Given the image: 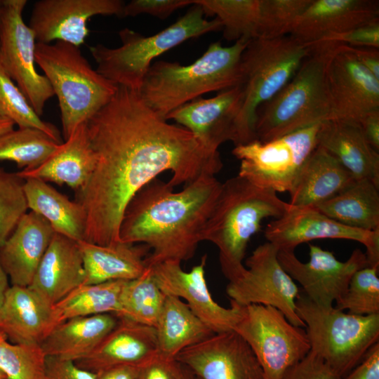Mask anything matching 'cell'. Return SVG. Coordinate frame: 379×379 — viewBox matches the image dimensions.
Returning a JSON list of instances; mask_svg holds the SVG:
<instances>
[{
	"label": "cell",
	"mask_w": 379,
	"mask_h": 379,
	"mask_svg": "<svg viewBox=\"0 0 379 379\" xmlns=\"http://www.w3.org/2000/svg\"><path fill=\"white\" fill-rule=\"evenodd\" d=\"M95 166L76 190L86 216L84 240L120 241L126 207L144 186L164 172L173 186L215 175L223 166L218 151L205 147L186 128L168 123L138 91L118 86L111 100L86 122Z\"/></svg>",
	"instance_id": "obj_1"
},
{
	"label": "cell",
	"mask_w": 379,
	"mask_h": 379,
	"mask_svg": "<svg viewBox=\"0 0 379 379\" xmlns=\"http://www.w3.org/2000/svg\"><path fill=\"white\" fill-rule=\"evenodd\" d=\"M222 182L203 175L178 192L155 178L140 189L125 208L119 227L122 242L152 250L147 266L191 259L219 197Z\"/></svg>",
	"instance_id": "obj_2"
},
{
	"label": "cell",
	"mask_w": 379,
	"mask_h": 379,
	"mask_svg": "<svg viewBox=\"0 0 379 379\" xmlns=\"http://www.w3.org/2000/svg\"><path fill=\"white\" fill-rule=\"evenodd\" d=\"M288 206L277 192L256 187L238 175L222 184L201 241L218 248L221 270L229 281L246 270L243 264L246 251L262 221L281 217Z\"/></svg>",
	"instance_id": "obj_3"
},
{
	"label": "cell",
	"mask_w": 379,
	"mask_h": 379,
	"mask_svg": "<svg viewBox=\"0 0 379 379\" xmlns=\"http://www.w3.org/2000/svg\"><path fill=\"white\" fill-rule=\"evenodd\" d=\"M250 40L241 38L230 46L212 43L189 65L156 61L138 92L145 103L165 119L174 109L205 93L236 86L240 79L241 55Z\"/></svg>",
	"instance_id": "obj_4"
},
{
	"label": "cell",
	"mask_w": 379,
	"mask_h": 379,
	"mask_svg": "<svg viewBox=\"0 0 379 379\" xmlns=\"http://www.w3.org/2000/svg\"><path fill=\"white\" fill-rule=\"evenodd\" d=\"M338 44H311L290 81L256 112V140L265 142L331 119L328 62Z\"/></svg>",
	"instance_id": "obj_5"
},
{
	"label": "cell",
	"mask_w": 379,
	"mask_h": 379,
	"mask_svg": "<svg viewBox=\"0 0 379 379\" xmlns=\"http://www.w3.org/2000/svg\"><path fill=\"white\" fill-rule=\"evenodd\" d=\"M204 15L203 8L194 3L183 16L155 34L144 36L129 28L121 29L120 46L99 44L90 47L96 71L117 86L138 91L154 59L187 40L222 30L217 18L208 20Z\"/></svg>",
	"instance_id": "obj_6"
},
{
	"label": "cell",
	"mask_w": 379,
	"mask_h": 379,
	"mask_svg": "<svg viewBox=\"0 0 379 379\" xmlns=\"http://www.w3.org/2000/svg\"><path fill=\"white\" fill-rule=\"evenodd\" d=\"M35 61L58 97L65 140L117 92L118 86L94 70L78 46L63 41L36 43Z\"/></svg>",
	"instance_id": "obj_7"
},
{
	"label": "cell",
	"mask_w": 379,
	"mask_h": 379,
	"mask_svg": "<svg viewBox=\"0 0 379 379\" xmlns=\"http://www.w3.org/2000/svg\"><path fill=\"white\" fill-rule=\"evenodd\" d=\"M311 45L291 35L249 41L241 53L239 86L243 92L237 119V145L255 138L256 112L274 96L293 77Z\"/></svg>",
	"instance_id": "obj_8"
},
{
	"label": "cell",
	"mask_w": 379,
	"mask_h": 379,
	"mask_svg": "<svg viewBox=\"0 0 379 379\" xmlns=\"http://www.w3.org/2000/svg\"><path fill=\"white\" fill-rule=\"evenodd\" d=\"M296 312L305 325L311 351L341 378L361 362L379 343V314L355 315L322 307L310 300L300 288Z\"/></svg>",
	"instance_id": "obj_9"
},
{
	"label": "cell",
	"mask_w": 379,
	"mask_h": 379,
	"mask_svg": "<svg viewBox=\"0 0 379 379\" xmlns=\"http://www.w3.org/2000/svg\"><path fill=\"white\" fill-rule=\"evenodd\" d=\"M319 124L260 142L235 146L240 161L238 175L260 188L290 193L305 161L317 146Z\"/></svg>",
	"instance_id": "obj_10"
},
{
	"label": "cell",
	"mask_w": 379,
	"mask_h": 379,
	"mask_svg": "<svg viewBox=\"0 0 379 379\" xmlns=\"http://www.w3.org/2000/svg\"><path fill=\"white\" fill-rule=\"evenodd\" d=\"M237 332L256 357L265 379H283L287 371L311 350L306 331L293 325L271 306H243Z\"/></svg>",
	"instance_id": "obj_11"
},
{
	"label": "cell",
	"mask_w": 379,
	"mask_h": 379,
	"mask_svg": "<svg viewBox=\"0 0 379 379\" xmlns=\"http://www.w3.org/2000/svg\"><path fill=\"white\" fill-rule=\"evenodd\" d=\"M279 248L267 241L258 246L245 261L246 270L229 281L226 293L240 306L255 304L280 310L293 325L305 328L296 312L300 288L280 265Z\"/></svg>",
	"instance_id": "obj_12"
},
{
	"label": "cell",
	"mask_w": 379,
	"mask_h": 379,
	"mask_svg": "<svg viewBox=\"0 0 379 379\" xmlns=\"http://www.w3.org/2000/svg\"><path fill=\"white\" fill-rule=\"evenodd\" d=\"M0 1V65L41 117L54 93L47 78L35 68L36 41L22 19L27 1Z\"/></svg>",
	"instance_id": "obj_13"
},
{
	"label": "cell",
	"mask_w": 379,
	"mask_h": 379,
	"mask_svg": "<svg viewBox=\"0 0 379 379\" xmlns=\"http://www.w3.org/2000/svg\"><path fill=\"white\" fill-rule=\"evenodd\" d=\"M309 248L306 262L300 261L293 251L286 250H279V262L310 300L319 306L331 307L345 294L354 273L368 266L366 253L357 248L343 262L318 246L309 244Z\"/></svg>",
	"instance_id": "obj_14"
},
{
	"label": "cell",
	"mask_w": 379,
	"mask_h": 379,
	"mask_svg": "<svg viewBox=\"0 0 379 379\" xmlns=\"http://www.w3.org/2000/svg\"><path fill=\"white\" fill-rule=\"evenodd\" d=\"M264 234L267 241L279 250L293 251L300 244L315 239L356 241L366 247L368 266L379 267V230L370 232L345 226L313 206L289 204L281 217L267 224Z\"/></svg>",
	"instance_id": "obj_15"
},
{
	"label": "cell",
	"mask_w": 379,
	"mask_h": 379,
	"mask_svg": "<svg viewBox=\"0 0 379 379\" xmlns=\"http://www.w3.org/2000/svg\"><path fill=\"white\" fill-rule=\"evenodd\" d=\"M175 360L197 379H265L250 346L234 331L214 333L181 351Z\"/></svg>",
	"instance_id": "obj_16"
},
{
	"label": "cell",
	"mask_w": 379,
	"mask_h": 379,
	"mask_svg": "<svg viewBox=\"0 0 379 379\" xmlns=\"http://www.w3.org/2000/svg\"><path fill=\"white\" fill-rule=\"evenodd\" d=\"M207 255L190 272L183 270L179 261L168 260L150 267L161 290L168 295L183 298L194 314L215 333L234 331L243 307L230 301L226 308L215 302L205 277Z\"/></svg>",
	"instance_id": "obj_17"
},
{
	"label": "cell",
	"mask_w": 379,
	"mask_h": 379,
	"mask_svg": "<svg viewBox=\"0 0 379 379\" xmlns=\"http://www.w3.org/2000/svg\"><path fill=\"white\" fill-rule=\"evenodd\" d=\"M125 4L121 0H40L33 6L29 27L36 43L63 41L79 47L89 34L91 17L123 18Z\"/></svg>",
	"instance_id": "obj_18"
},
{
	"label": "cell",
	"mask_w": 379,
	"mask_h": 379,
	"mask_svg": "<svg viewBox=\"0 0 379 379\" xmlns=\"http://www.w3.org/2000/svg\"><path fill=\"white\" fill-rule=\"evenodd\" d=\"M331 119L358 121L379 109V79L357 59L349 47L338 44L326 67Z\"/></svg>",
	"instance_id": "obj_19"
},
{
	"label": "cell",
	"mask_w": 379,
	"mask_h": 379,
	"mask_svg": "<svg viewBox=\"0 0 379 379\" xmlns=\"http://www.w3.org/2000/svg\"><path fill=\"white\" fill-rule=\"evenodd\" d=\"M243 92L237 85L210 98H199L170 112L174 120L190 131L205 147L215 151L227 141L238 142L237 119Z\"/></svg>",
	"instance_id": "obj_20"
},
{
	"label": "cell",
	"mask_w": 379,
	"mask_h": 379,
	"mask_svg": "<svg viewBox=\"0 0 379 379\" xmlns=\"http://www.w3.org/2000/svg\"><path fill=\"white\" fill-rule=\"evenodd\" d=\"M118 317L96 348L74 361L78 366L93 373L118 366L141 368L159 356L154 327Z\"/></svg>",
	"instance_id": "obj_21"
},
{
	"label": "cell",
	"mask_w": 379,
	"mask_h": 379,
	"mask_svg": "<svg viewBox=\"0 0 379 379\" xmlns=\"http://www.w3.org/2000/svg\"><path fill=\"white\" fill-rule=\"evenodd\" d=\"M378 19V0H312L289 35L311 45Z\"/></svg>",
	"instance_id": "obj_22"
},
{
	"label": "cell",
	"mask_w": 379,
	"mask_h": 379,
	"mask_svg": "<svg viewBox=\"0 0 379 379\" xmlns=\"http://www.w3.org/2000/svg\"><path fill=\"white\" fill-rule=\"evenodd\" d=\"M55 233L50 223L29 211L0 246V262L12 285L28 287Z\"/></svg>",
	"instance_id": "obj_23"
},
{
	"label": "cell",
	"mask_w": 379,
	"mask_h": 379,
	"mask_svg": "<svg viewBox=\"0 0 379 379\" xmlns=\"http://www.w3.org/2000/svg\"><path fill=\"white\" fill-rule=\"evenodd\" d=\"M84 281L77 241L55 232L28 287L53 307Z\"/></svg>",
	"instance_id": "obj_24"
},
{
	"label": "cell",
	"mask_w": 379,
	"mask_h": 379,
	"mask_svg": "<svg viewBox=\"0 0 379 379\" xmlns=\"http://www.w3.org/2000/svg\"><path fill=\"white\" fill-rule=\"evenodd\" d=\"M317 141L355 179H368L379 187V152L369 144L358 121L326 120L319 125Z\"/></svg>",
	"instance_id": "obj_25"
},
{
	"label": "cell",
	"mask_w": 379,
	"mask_h": 379,
	"mask_svg": "<svg viewBox=\"0 0 379 379\" xmlns=\"http://www.w3.org/2000/svg\"><path fill=\"white\" fill-rule=\"evenodd\" d=\"M55 327L52 306L29 287L8 288L0 307V333L6 338L40 345Z\"/></svg>",
	"instance_id": "obj_26"
},
{
	"label": "cell",
	"mask_w": 379,
	"mask_h": 379,
	"mask_svg": "<svg viewBox=\"0 0 379 379\" xmlns=\"http://www.w3.org/2000/svg\"><path fill=\"white\" fill-rule=\"evenodd\" d=\"M95 155L88 138L86 123L79 126L65 142L39 166L17 172L23 180L37 178L75 190L82 187L94 168Z\"/></svg>",
	"instance_id": "obj_27"
},
{
	"label": "cell",
	"mask_w": 379,
	"mask_h": 379,
	"mask_svg": "<svg viewBox=\"0 0 379 379\" xmlns=\"http://www.w3.org/2000/svg\"><path fill=\"white\" fill-rule=\"evenodd\" d=\"M77 244L85 270L84 284L132 280L147 267L146 258L150 249L145 244L120 241L102 246L86 240L77 241Z\"/></svg>",
	"instance_id": "obj_28"
},
{
	"label": "cell",
	"mask_w": 379,
	"mask_h": 379,
	"mask_svg": "<svg viewBox=\"0 0 379 379\" xmlns=\"http://www.w3.org/2000/svg\"><path fill=\"white\" fill-rule=\"evenodd\" d=\"M118 319L112 313L67 319L57 325L40 346L46 357L77 361L96 348Z\"/></svg>",
	"instance_id": "obj_29"
},
{
	"label": "cell",
	"mask_w": 379,
	"mask_h": 379,
	"mask_svg": "<svg viewBox=\"0 0 379 379\" xmlns=\"http://www.w3.org/2000/svg\"><path fill=\"white\" fill-rule=\"evenodd\" d=\"M354 180L333 156L317 146L289 193L288 203L294 206H314L333 197Z\"/></svg>",
	"instance_id": "obj_30"
},
{
	"label": "cell",
	"mask_w": 379,
	"mask_h": 379,
	"mask_svg": "<svg viewBox=\"0 0 379 379\" xmlns=\"http://www.w3.org/2000/svg\"><path fill=\"white\" fill-rule=\"evenodd\" d=\"M28 208L45 218L55 232L74 241L84 239L86 216L81 206L37 178L24 180Z\"/></svg>",
	"instance_id": "obj_31"
},
{
	"label": "cell",
	"mask_w": 379,
	"mask_h": 379,
	"mask_svg": "<svg viewBox=\"0 0 379 379\" xmlns=\"http://www.w3.org/2000/svg\"><path fill=\"white\" fill-rule=\"evenodd\" d=\"M154 328L159 356L168 359L215 333L182 299L168 295Z\"/></svg>",
	"instance_id": "obj_32"
},
{
	"label": "cell",
	"mask_w": 379,
	"mask_h": 379,
	"mask_svg": "<svg viewBox=\"0 0 379 379\" xmlns=\"http://www.w3.org/2000/svg\"><path fill=\"white\" fill-rule=\"evenodd\" d=\"M313 207L345 226L379 230V187L370 180L355 179L344 190Z\"/></svg>",
	"instance_id": "obj_33"
},
{
	"label": "cell",
	"mask_w": 379,
	"mask_h": 379,
	"mask_svg": "<svg viewBox=\"0 0 379 379\" xmlns=\"http://www.w3.org/2000/svg\"><path fill=\"white\" fill-rule=\"evenodd\" d=\"M126 281L83 284L52 307L55 326L74 317L106 313L117 314L120 298Z\"/></svg>",
	"instance_id": "obj_34"
},
{
	"label": "cell",
	"mask_w": 379,
	"mask_h": 379,
	"mask_svg": "<svg viewBox=\"0 0 379 379\" xmlns=\"http://www.w3.org/2000/svg\"><path fill=\"white\" fill-rule=\"evenodd\" d=\"M166 297L147 266L140 277L126 281L117 316L155 327Z\"/></svg>",
	"instance_id": "obj_35"
},
{
	"label": "cell",
	"mask_w": 379,
	"mask_h": 379,
	"mask_svg": "<svg viewBox=\"0 0 379 379\" xmlns=\"http://www.w3.org/2000/svg\"><path fill=\"white\" fill-rule=\"evenodd\" d=\"M208 15L222 25L223 37L228 41L256 38L262 0H194Z\"/></svg>",
	"instance_id": "obj_36"
},
{
	"label": "cell",
	"mask_w": 379,
	"mask_h": 379,
	"mask_svg": "<svg viewBox=\"0 0 379 379\" xmlns=\"http://www.w3.org/2000/svg\"><path fill=\"white\" fill-rule=\"evenodd\" d=\"M43 131L32 128L13 129L0 136V161H11L23 169L41 164L58 148Z\"/></svg>",
	"instance_id": "obj_37"
},
{
	"label": "cell",
	"mask_w": 379,
	"mask_h": 379,
	"mask_svg": "<svg viewBox=\"0 0 379 379\" xmlns=\"http://www.w3.org/2000/svg\"><path fill=\"white\" fill-rule=\"evenodd\" d=\"M0 117L19 128L40 130L59 143L60 132L55 126L41 119L27 99L0 65Z\"/></svg>",
	"instance_id": "obj_38"
},
{
	"label": "cell",
	"mask_w": 379,
	"mask_h": 379,
	"mask_svg": "<svg viewBox=\"0 0 379 379\" xmlns=\"http://www.w3.org/2000/svg\"><path fill=\"white\" fill-rule=\"evenodd\" d=\"M46 359L40 345L11 343L0 333V369L8 379H44Z\"/></svg>",
	"instance_id": "obj_39"
},
{
	"label": "cell",
	"mask_w": 379,
	"mask_h": 379,
	"mask_svg": "<svg viewBox=\"0 0 379 379\" xmlns=\"http://www.w3.org/2000/svg\"><path fill=\"white\" fill-rule=\"evenodd\" d=\"M378 269L367 266L355 272L335 307L360 316L379 314Z\"/></svg>",
	"instance_id": "obj_40"
},
{
	"label": "cell",
	"mask_w": 379,
	"mask_h": 379,
	"mask_svg": "<svg viewBox=\"0 0 379 379\" xmlns=\"http://www.w3.org/2000/svg\"><path fill=\"white\" fill-rule=\"evenodd\" d=\"M311 2L312 0H262L256 38L289 35L296 20Z\"/></svg>",
	"instance_id": "obj_41"
},
{
	"label": "cell",
	"mask_w": 379,
	"mask_h": 379,
	"mask_svg": "<svg viewBox=\"0 0 379 379\" xmlns=\"http://www.w3.org/2000/svg\"><path fill=\"white\" fill-rule=\"evenodd\" d=\"M23 184L17 173L0 168V246L28 209Z\"/></svg>",
	"instance_id": "obj_42"
},
{
	"label": "cell",
	"mask_w": 379,
	"mask_h": 379,
	"mask_svg": "<svg viewBox=\"0 0 379 379\" xmlns=\"http://www.w3.org/2000/svg\"><path fill=\"white\" fill-rule=\"evenodd\" d=\"M193 4L194 0H133L125 4L123 18L147 14L164 20L177 10Z\"/></svg>",
	"instance_id": "obj_43"
},
{
	"label": "cell",
	"mask_w": 379,
	"mask_h": 379,
	"mask_svg": "<svg viewBox=\"0 0 379 379\" xmlns=\"http://www.w3.org/2000/svg\"><path fill=\"white\" fill-rule=\"evenodd\" d=\"M320 41L379 48V19L343 33L328 36Z\"/></svg>",
	"instance_id": "obj_44"
},
{
	"label": "cell",
	"mask_w": 379,
	"mask_h": 379,
	"mask_svg": "<svg viewBox=\"0 0 379 379\" xmlns=\"http://www.w3.org/2000/svg\"><path fill=\"white\" fill-rule=\"evenodd\" d=\"M283 379H337V377L324 360L310 350L287 371Z\"/></svg>",
	"instance_id": "obj_45"
},
{
	"label": "cell",
	"mask_w": 379,
	"mask_h": 379,
	"mask_svg": "<svg viewBox=\"0 0 379 379\" xmlns=\"http://www.w3.org/2000/svg\"><path fill=\"white\" fill-rule=\"evenodd\" d=\"M44 379H96V373L80 368L73 361L46 357Z\"/></svg>",
	"instance_id": "obj_46"
},
{
	"label": "cell",
	"mask_w": 379,
	"mask_h": 379,
	"mask_svg": "<svg viewBox=\"0 0 379 379\" xmlns=\"http://www.w3.org/2000/svg\"><path fill=\"white\" fill-rule=\"evenodd\" d=\"M183 366L175 359L159 356L140 368L138 379H179Z\"/></svg>",
	"instance_id": "obj_47"
},
{
	"label": "cell",
	"mask_w": 379,
	"mask_h": 379,
	"mask_svg": "<svg viewBox=\"0 0 379 379\" xmlns=\"http://www.w3.org/2000/svg\"><path fill=\"white\" fill-rule=\"evenodd\" d=\"M337 379H379V343L368 351L354 368Z\"/></svg>",
	"instance_id": "obj_48"
},
{
	"label": "cell",
	"mask_w": 379,
	"mask_h": 379,
	"mask_svg": "<svg viewBox=\"0 0 379 379\" xmlns=\"http://www.w3.org/2000/svg\"><path fill=\"white\" fill-rule=\"evenodd\" d=\"M358 61L379 79V48L347 45Z\"/></svg>",
	"instance_id": "obj_49"
},
{
	"label": "cell",
	"mask_w": 379,
	"mask_h": 379,
	"mask_svg": "<svg viewBox=\"0 0 379 379\" xmlns=\"http://www.w3.org/2000/svg\"><path fill=\"white\" fill-rule=\"evenodd\" d=\"M358 122L369 144L379 152V109L367 112Z\"/></svg>",
	"instance_id": "obj_50"
},
{
	"label": "cell",
	"mask_w": 379,
	"mask_h": 379,
	"mask_svg": "<svg viewBox=\"0 0 379 379\" xmlns=\"http://www.w3.org/2000/svg\"><path fill=\"white\" fill-rule=\"evenodd\" d=\"M140 368L118 366L100 371L96 379H138Z\"/></svg>",
	"instance_id": "obj_51"
},
{
	"label": "cell",
	"mask_w": 379,
	"mask_h": 379,
	"mask_svg": "<svg viewBox=\"0 0 379 379\" xmlns=\"http://www.w3.org/2000/svg\"><path fill=\"white\" fill-rule=\"evenodd\" d=\"M8 277L0 262V307L4 302L6 293L10 287L8 286Z\"/></svg>",
	"instance_id": "obj_52"
},
{
	"label": "cell",
	"mask_w": 379,
	"mask_h": 379,
	"mask_svg": "<svg viewBox=\"0 0 379 379\" xmlns=\"http://www.w3.org/2000/svg\"><path fill=\"white\" fill-rule=\"evenodd\" d=\"M14 125L9 119L0 117V136L12 131Z\"/></svg>",
	"instance_id": "obj_53"
},
{
	"label": "cell",
	"mask_w": 379,
	"mask_h": 379,
	"mask_svg": "<svg viewBox=\"0 0 379 379\" xmlns=\"http://www.w3.org/2000/svg\"><path fill=\"white\" fill-rule=\"evenodd\" d=\"M179 379H196L194 375L183 366V371Z\"/></svg>",
	"instance_id": "obj_54"
},
{
	"label": "cell",
	"mask_w": 379,
	"mask_h": 379,
	"mask_svg": "<svg viewBox=\"0 0 379 379\" xmlns=\"http://www.w3.org/2000/svg\"><path fill=\"white\" fill-rule=\"evenodd\" d=\"M7 378L4 373L0 369V378Z\"/></svg>",
	"instance_id": "obj_55"
},
{
	"label": "cell",
	"mask_w": 379,
	"mask_h": 379,
	"mask_svg": "<svg viewBox=\"0 0 379 379\" xmlns=\"http://www.w3.org/2000/svg\"><path fill=\"white\" fill-rule=\"evenodd\" d=\"M0 379H8V378H0Z\"/></svg>",
	"instance_id": "obj_56"
},
{
	"label": "cell",
	"mask_w": 379,
	"mask_h": 379,
	"mask_svg": "<svg viewBox=\"0 0 379 379\" xmlns=\"http://www.w3.org/2000/svg\"><path fill=\"white\" fill-rule=\"evenodd\" d=\"M0 4H1V1H0Z\"/></svg>",
	"instance_id": "obj_57"
},
{
	"label": "cell",
	"mask_w": 379,
	"mask_h": 379,
	"mask_svg": "<svg viewBox=\"0 0 379 379\" xmlns=\"http://www.w3.org/2000/svg\"><path fill=\"white\" fill-rule=\"evenodd\" d=\"M196 379H197V378H196Z\"/></svg>",
	"instance_id": "obj_58"
}]
</instances>
